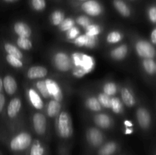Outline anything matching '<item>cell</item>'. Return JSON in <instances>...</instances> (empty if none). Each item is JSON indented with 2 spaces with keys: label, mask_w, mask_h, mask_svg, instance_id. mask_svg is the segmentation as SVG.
<instances>
[{
  "label": "cell",
  "mask_w": 156,
  "mask_h": 155,
  "mask_svg": "<svg viewBox=\"0 0 156 155\" xmlns=\"http://www.w3.org/2000/svg\"><path fill=\"white\" fill-rule=\"evenodd\" d=\"M73 74L76 78H82L89 74L94 68L95 62L91 56L82 53H74L72 55Z\"/></svg>",
  "instance_id": "6da1fadb"
},
{
  "label": "cell",
  "mask_w": 156,
  "mask_h": 155,
  "mask_svg": "<svg viewBox=\"0 0 156 155\" xmlns=\"http://www.w3.org/2000/svg\"><path fill=\"white\" fill-rule=\"evenodd\" d=\"M32 143V137L27 132H20L12 138L9 142V148L16 153H22L28 150Z\"/></svg>",
  "instance_id": "7a4b0ae2"
},
{
  "label": "cell",
  "mask_w": 156,
  "mask_h": 155,
  "mask_svg": "<svg viewBox=\"0 0 156 155\" xmlns=\"http://www.w3.org/2000/svg\"><path fill=\"white\" fill-rule=\"evenodd\" d=\"M56 130L60 138L67 139L73 135V122L68 112H62L59 115L56 121Z\"/></svg>",
  "instance_id": "3957f363"
},
{
  "label": "cell",
  "mask_w": 156,
  "mask_h": 155,
  "mask_svg": "<svg viewBox=\"0 0 156 155\" xmlns=\"http://www.w3.org/2000/svg\"><path fill=\"white\" fill-rule=\"evenodd\" d=\"M136 50L140 57L153 59L155 56V50L152 44L146 40H140L136 44Z\"/></svg>",
  "instance_id": "277c9868"
},
{
  "label": "cell",
  "mask_w": 156,
  "mask_h": 155,
  "mask_svg": "<svg viewBox=\"0 0 156 155\" xmlns=\"http://www.w3.org/2000/svg\"><path fill=\"white\" fill-rule=\"evenodd\" d=\"M53 63L55 67L61 71H68L72 68V61L69 56L65 53L59 52L54 56Z\"/></svg>",
  "instance_id": "5b68a950"
},
{
  "label": "cell",
  "mask_w": 156,
  "mask_h": 155,
  "mask_svg": "<svg viewBox=\"0 0 156 155\" xmlns=\"http://www.w3.org/2000/svg\"><path fill=\"white\" fill-rule=\"evenodd\" d=\"M88 144L93 148H98L103 144L104 135L100 130L94 128L88 129L86 133Z\"/></svg>",
  "instance_id": "8992f818"
},
{
  "label": "cell",
  "mask_w": 156,
  "mask_h": 155,
  "mask_svg": "<svg viewBox=\"0 0 156 155\" xmlns=\"http://www.w3.org/2000/svg\"><path fill=\"white\" fill-rule=\"evenodd\" d=\"M82 9L90 16H98L102 13V7L95 0H88L82 5Z\"/></svg>",
  "instance_id": "52a82bcc"
},
{
  "label": "cell",
  "mask_w": 156,
  "mask_h": 155,
  "mask_svg": "<svg viewBox=\"0 0 156 155\" xmlns=\"http://www.w3.org/2000/svg\"><path fill=\"white\" fill-rule=\"evenodd\" d=\"M45 83L50 96H52L56 101L60 102L62 100V93L59 85L51 79H47Z\"/></svg>",
  "instance_id": "ba28073f"
},
{
  "label": "cell",
  "mask_w": 156,
  "mask_h": 155,
  "mask_svg": "<svg viewBox=\"0 0 156 155\" xmlns=\"http://www.w3.org/2000/svg\"><path fill=\"white\" fill-rule=\"evenodd\" d=\"M33 125L35 132L37 135H42L45 134L47 130V119L45 115L41 113L34 114L33 117Z\"/></svg>",
  "instance_id": "9c48e42d"
},
{
  "label": "cell",
  "mask_w": 156,
  "mask_h": 155,
  "mask_svg": "<svg viewBox=\"0 0 156 155\" xmlns=\"http://www.w3.org/2000/svg\"><path fill=\"white\" fill-rule=\"evenodd\" d=\"M118 144L114 141H108L98 147L97 155H114L118 150Z\"/></svg>",
  "instance_id": "30bf717a"
},
{
  "label": "cell",
  "mask_w": 156,
  "mask_h": 155,
  "mask_svg": "<svg viewBox=\"0 0 156 155\" xmlns=\"http://www.w3.org/2000/svg\"><path fill=\"white\" fill-rule=\"evenodd\" d=\"M136 117L139 124L143 129H147L151 122V116L149 112L145 108H140L136 112Z\"/></svg>",
  "instance_id": "8fae6325"
},
{
  "label": "cell",
  "mask_w": 156,
  "mask_h": 155,
  "mask_svg": "<svg viewBox=\"0 0 156 155\" xmlns=\"http://www.w3.org/2000/svg\"><path fill=\"white\" fill-rule=\"evenodd\" d=\"M47 69L43 66H33L30 67L27 71V77L30 79L42 78L47 76Z\"/></svg>",
  "instance_id": "7c38bea8"
},
{
  "label": "cell",
  "mask_w": 156,
  "mask_h": 155,
  "mask_svg": "<svg viewBox=\"0 0 156 155\" xmlns=\"http://www.w3.org/2000/svg\"><path fill=\"white\" fill-rule=\"evenodd\" d=\"M3 88L5 91L9 95H12L17 90V83L12 76L6 75L2 80Z\"/></svg>",
  "instance_id": "4fadbf2b"
},
{
  "label": "cell",
  "mask_w": 156,
  "mask_h": 155,
  "mask_svg": "<svg viewBox=\"0 0 156 155\" xmlns=\"http://www.w3.org/2000/svg\"><path fill=\"white\" fill-rule=\"evenodd\" d=\"M21 107V102L20 99L13 98L8 105L7 108V113L9 118H14L17 115L18 112L20 111Z\"/></svg>",
  "instance_id": "5bb4252c"
},
{
  "label": "cell",
  "mask_w": 156,
  "mask_h": 155,
  "mask_svg": "<svg viewBox=\"0 0 156 155\" xmlns=\"http://www.w3.org/2000/svg\"><path fill=\"white\" fill-rule=\"evenodd\" d=\"M14 30L20 37L28 38L31 35V29L24 22H17L14 26Z\"/></svg>",
  "instance_id": "9a60e30c"
},
{
  "label": "cell",
  "mask_w": 156,
  "mask_h": 155,
  "mask_svg": "<svg viewBox=\"0 0 156 155\" xmlns=\"http://www.w3.org/2000/svg\"><path fill=\"white\" fill-rule=\"evenodd\" d=\"M29 151L27 155H46L47 150L45 147L43 145L41 141H34L31 143L30 146L29 147Z\"/></svg>",
  "instance_id": "2e32d148"
},
{
  "label": "cell",
  "mask_w": 156,
  "mask_h": 155,
  "mask_svg": "<svg viewBox=\"0 0 156 155\" xmlns=\"http://www.w3.org/2000/svg\"><path fill=\"white\" fill-rule=\"evenodd\" d=\"M28 97L30 99V101L31 103V104L34 106L36 109H41L44 107V102H43L42 99L40 97L39 94H37L35 90L29 89L28 91Z\"/></svg>",
  "instance_id": "e0dca14e"
},
{
  "label": "cell",
  "mask_w": 156,
  "mask_h": 155,
  "mask_svg": "<svg viewBox=\"0 0 156 155\" xmlns=\"http://www.w3.org/2000/svg\"><path fill=\"white\" fill-rule=\"evenodd\" d=\"M94 122L98 126L103 129L109 128L111 125V118L106 114H98L94 116Z\"/></svg>",
  "instance_id": "ac0fdd59"
},
{
  "label": "cell",
  "mask_w": 156,
  "mask_h": 155,
  "mask_svg": "<svg viewBox=\"0 0 156 155\" xmlns=\"http://www.w3.org/2000/svg\"><path fill=\"white\" fill-rule=\"evenodd\" d=\"M128 49L126 45H121L111 51V57L115 60H122L126 57Z\"/></svg>",
  "instance_id": "d6986e66"
},
{
  "label": "cell",
  "mask_w": 156,
  "mask_h": 155,
  "mask_svg": "<svg viewBox=\"0 0 156 155\" xmlns=\"http://www.w3.org/2000/svg\"><path fill=\"white\" fill-rule=\"evenodd\" d=\"M114 5L117 12L123 17H129L130 15V9L123 0H114Z\"/></svg>",
  "instance_id": "ffe728a7"
},
{
  "label": "cell",
  "mask_w": 156,
  "mask_h": 155,
  "mask_svg": "<svg viewBox=\"0 0 156 155\" xmlns=\"http://www.w3.org/2000/svg\"><path fill=\"white\" fill-rule=\"evenodd\" d=\"M121 97L123 103L127 106L128 107H132L136 103L135 98L132 93L127 89V88H123L121 91Z\"/></svg>",
  "instance_id": "44dd1931"
},
{
  "label": "cell",
  "mask_w": 156,
  "mask_h": 155,
  "mask_svg": "<svg viewBox=\"0 0 156 155\" xmlns=\"http://www.w3.org/2000/svg\"><path fill=\"white\" fill-rule=\"evenodd\" d=\"M61 109V105L59 102L56 101V100H51L50 103H48L47 106V115L50 117H54L59 114V111Z\"/></svg>",
  "instance_id": "7402d4cb"
},
{
  "label": "cell",
  "mask_w": 156,
  "mask_h": 155,
  "mask_svg": "<svg viewBox=\"0 0 156 155\" xmlns=\"http://www.w3.org/2000/svg\"><path fill=\"white\" fill-rule=\"evenodd\" d=\"M4 48L5 51L11 56H15V57L18 58V59H21L23 58V54L15 46L11 43H5L4 46Z\"/></svg>",
  "instance_id": "603a6c76"
},
{
  "label": "cell",
  "mask_w": 156,
  "mask_h": 155,
  "mask_svg": "<svg viewBox=\"0 0 156 155\" xmlns=\"http://www.w3.org/2000/svg\"><path fill=\"white\" fill-rule=\"evenodd\" d=\"M143 68L149 74H154L156 71V64L152 59H145L143 62Z\"/></svg>",
  "instance_id": "cb8c5ba5"
},
{
  "label": "cell",
  "mask_w": 156,
  "mask_h": 155,
  "mask_svg": "<svg viewBox=\"0 0 156 155\" xmlns=\"http://www.w3.org/2000/svg\"><path fill=\"white\" fill-rule=\"evenodd\" d=\"M86 106L88 109L92 111H100L101 109V105L95 97L88 98L86 101Z\"/></svg>",
  "instance_id": "d4e9b609"
},
{
  "label": "cell",
  "mask_w": 156,
  "mask_h": 155,
  "mask_svg": "<svg viewBox=\"0 0 156 155\" xmlns=\"http://www.w3.org/2000/svg\"><path fill=\"white\" fill-rule=\"evenodd\" d=\"M17 44L21 49L24 50H28L31 49L32 43L27 37H18L17 40Z\"/></svg>",
  "instance_id": "484cf974"
},
{
  "label": "cell",
  "mask_w": 156,
  "mask_h": 155,
  "mask_svg": "<svg viewBox=\"0 0 156 155\" xmlns=\"http://www.w3.org/2000/svg\"><path fill=\"white\" fill-rule=\"evenodd\" d=\"M111 108L115 113H120L123 110V106L117 97H113L111 100Z\"/></svg>",
  "instance_id": "4316f807"
},
{
  "label": "cell",
  "mask_w": 156,
  "mask_h": 155,
  "mask_svg": "<svg viewBox=\"0 0 156 155\" xmlns=\"http://www.w3.org/2000/svg\"><path fill=\"white\" fill-rule=\"evenodd\" d=\"M64 14L60 11H55L51 15V21L54 25H59L64 19Z\"/></svg>",
  "instance_id": "83f0119b"
},
{
  "label": "cell",
  "mask_w": 156,
  "mask_h": 155,
  "mask_svg": "<svg viewBox=\"0 0 156 155\" xmlns=\"http://www.w3.org/2000/svg\"><path fill=\"white\" fill-rule=\"evenodd\" d=\"M117 86L113 82H109V83L105 84L104 86V93L108 96H113L117 93Z\"/></svg>",
  "instance_id": "f1b7e54d"
},
{
  "label": "cell",
  "mask_w": 156,
  "mask_h": 155,
  "mask_svg": "<svg viewBox=\"0 0 156 155\" xmlns=\"http://www.w3.org/2000/svg\"><path fill=\"white\" fill-rule=\"evenodd\" d=\"M111 98L110 96L107 95L105 93L99 94L98 99L100 104L105 108H111Z\"/></svg>",
  "instance_id": "f546056e"
},
{
  "label": "cell",
  "mask_w": 156,
  "mask_h": 155,
  "mask_svg": "<svg viewBox=\"0 0 156 155\" xmlns=\"http://www.w3.org/2000/svg\"><path fill=\"white\" fill-rule=\"evenodd\" d=\"M6 60H7L8 63L11 65L12 66L15 67V68H21L22 67L23 63L21 61V59H18V58L15 57L13 56L8 54L6 56Z\"/></svg>",
  "instance_id": "4dcf8cb0"
},
{
  "label": "cell",
  "mask_w": 156,
  "mask_h": 155,
  "mask_svg": "<svg viewBox=\"0 0 156 155\" xmlns=\"http://www.w3.org/2000/svg\"><path fill=\"white\" fill-rule=\"evenodd\" d=\"M122 39V34L117 31L111 32L107 36V41L110 43H116Z\"/></svg>",
  "instance_id": "1f68e13d"
},
{
  "label": "cell",
  "mask_w": 156,
  "mask_h": 155,
  "mask_svg": "<svg viewBox=\"0 0 156 155\" xmlns=\"http://www.w3.org/2000/svg\"><path fill=\"white\" fill-rule=\"evenodd\" d=\"M85 29H86V33L85 34L88 35V36H97L101 32V28L96 24H90Z\"/></svg>",
  "instance_id": "d6a6232c"
},
{
  "label": "cell",
  "mask_w": 156,
  "mask_h": 155,
  "mask_svg": "<svg viewBox=\"0 0 156 155\" xmlns=\"http://www.w3.org/2000/svg\"><path fill=\"white\" fill-rule=\"evenodd\" d=\"M37 88L38 91H40V93L41 94V95L43 96L45 98H48L50 97V94H49L48 91H47V86H46L45 81H39L37 83Z\"/></svg>",
  "instance_id": "836d02e7"
},
{
  "label": "cell",
  "mask_w": 156,
  "mask_h": 155,
  "mask_svg": "<svg viewBox=\"0 0 156 155\" xmlns=\"http://www.w3.org/2000/svg\"><path fill=\"white\" fill-rule=\"evenodd\" d=\"M74 24L75 22L72 18H66V19H64L62 21V22L59 25H60L61 30H62V31H67L70 28L74 27Z\"/></svg>",
  "instance_id": "e575fe53"
},
{
  "label": "cell",
  "mask_w": 156,
  "mask_h": 155,
  "mask_svg": "<svg viewBox=\"0 0 156 155\" xmlns=\"http://www.w3.org/2000/svg\"><path fill=\"white\" fill-rule=\"evenodd\" d=\"M31 5L34 10L41 12L45 9L46 1L45 0H31Z\"/></svg>",
  "instance_id": "d590c367"
},
{
  "label": "cell",
  "mask_w": 156,
  "mask_h": 155,
  "mask_svg": "<svg viewBox=\"0 0 156 155\" xmlns=\"http://www.w3.org/2000/svg\"><path fill=\"white\" fill-rule=\"evenodd\" d=\"M96 43H97V38H96V36H88V35L85 34V46L91 48V47H94L96 45Z\"/></svg>",
  "instance_id": "8d00e7d4"
},
{
  "label": "cell",
  "mask_w": 156,
  "mask_h": 155,
  "mask_svg": "<svg viewBox=\"0 0 156 155\" xmlns=\"http://www.w3.org/2000/svg\"><path fill=\"white\" fill-rule=\"evenodd\" d=\"M79 33H80V31H79V30L77 27H73L69 30H67V37L69 40L76 39L79 35Z\"/></svg>",
  "instance_id": "74e56055"
},
{
  "label": "cell",
  "mask_w": 156,
  "mask_h": 155,
  "mask_svg": "<svg viewBox=\"0 0 156 155\" xmlns=\"http://www.w3.org/2000/svg\"><path fill=\"white\" fill-rule=\"evenodd\" d=\"M76 21H77V23L79 25L85 27V28H86L88 26H89L90 24H90V23H91L90 19L86 16H79V18H77V20H76Z\"/></svg>",
  "instance_id": "f35d334b"
},
{
  "label": "cell",
  "mask_w": 156,
  "mask_h": 155,
  "mask_svg": "<svg viewBox=\"0 0 156 155\" xmlns=\"http://www.w3.org/2000/svg\"><path fill=\"white\" fill-rule=\"evenodd\" d=\"M85 43V35H79L75 39V44L79 46H83Z\"/></svg>",
  "instance_id": "ab89813d"
},
{
  "label": "cell",
  "mask_w": 156,
  "mask_h": 155,
  "mask_svg": "<svg viewBox=\"0 0 156 155\" xmlns=\"http://www.w3.org/2000/svg\"><path fill=\"white\" fill-rule=\"evenodd\" d=\"M149 18L152 23L156 22V8L152 6L149 10Z\"/></svg>",
  "instance_id": "60d3db41"
},
{
  "label": "cell",
  "mask_w": 156,
  "mask_h": 155,
  "mask_svg": "<svg viewBox=\"0 0 156 155\" xmlns=\"http://www.w3.org/2000/svg\"><path fill=\"white\" fill-rule=\"evenodd\" d=\"M5 103V96L3 95L2 93H0V112L2 111L3 107H4Z\"/></svg>",
  "instance_id": "b9f144b4"
},
{
  "label": "cell",
  "mask_w": 156,
  "mask_h": 155,
  "mask_svg": "<svg viewBox=\"0 0 156 155\" xmlns=\"http://www.w3.org/2000/svg\"><path fill=\"white\" fill-rule=\"evenodd\" d=\"M151 40L153 44L156 43V29H154L151 33Z\"/></svg>",
  "instance_id": "7bdbcfd3"
},
{
  "label": "cell",
  "mask_w": 156,
  "mask_h": 155,
  "mask_svg": "<svg viewBox=\"0 0 156 155\" xmlns=\"http://www.w3.org/2000/svg\"><path fill=\"white\" fill-rule=\"evenodd\" d=\"M124 124H125V126H126V127H132L133 126V123L131 122H129V120H126V121L124 122Z\"/></svg>",
  "instance_id": "ee69618b"
},
{
  "label": "cell",
  "mask_w": 156,
  "mask_h": 155,
  "mask_svg": "<svg viewBox=\"0 0 156 155\" xmlns=\"http://www.w3.org/2000/svg\"><path fill=\"white\" fill-rule=\"evenodd\" d=\"M133 133V129H126V131H125V134L126 135H129V134Z\"/></svg>",
  "instance_id": "f6af8a7d"
},
{
  "label": "cell",
  "mask_w": 156,
  "mask_h": 155,
  "mask_svg": "<svg viewBox=\"0 0 156 155\" xmlns=\"http://www.w3.org/2000/svg\"><path fill=\"white\" fill-rule=\"evenodd\" d=\"M2 88H3L2 79V78H1V77H0V93H1V91H2Z\"/></svg>",
  "instance_id": "bcb514c9"
},
{
  "label": "cell",
  "mask_w": 156,
  "mask_h": 155,
  "mask_svg": "<svg viewBox=\"0 0 156 155\" xmlns=\"http://www.w3.org/2000/svg\"><path fill=\"white\" fill-rule=\"evenodd\" d=\"M4 2H14L17 1V0H3Z\"/></svg>",
  "instance_id": "7dc6e473"
}]
</instances>
